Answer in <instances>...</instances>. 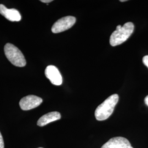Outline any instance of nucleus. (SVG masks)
Masks as SVG:
<instances>
[{"mask_svg": "<svg viewBox=\"0 0 148 148\" xmlns=\"http://www.w3.org/2000/svg\"><path fill=\"white\" fill-rule=\"evenodd\" d=\"M76 18L73 16H66L56 21L52 27V32L54 34L67 30L76 23Z\"/></svg>", "mask_w": 148, "mask_h": 148, "instance_id": "4", "label": "nucleus"}, {"mask_svg": "<svg viewBox=\"0 0 148 148\" xmlns=\"http://www.w3.org/2000/svg\"><path fill=\"white\" fill-rule=\"evenodd\" d=\"M101 148H133L127 139L121 137L112 138Z\"/></svg>", "mask_w": 148, "mask_h": 148, "instance_id": "7", "label": "nucleus"}, {"mask_svg": "<svg viewBox=\"0 0 148 148\" xmlns=\"http://www.w3.org/2000/svg\"><path fill=\"white\" fill-rule=\"evenodd\" d=\"M125 1H127L126 0H121L120 2H125Z\"/></svg>", "mask_w": 148, "mask_h": 148, "instance_id": "15", "label": "nucleus"}, {"mask_svg": "<svg viewBox=\"0 0 148 148\" xmlns=\"http://www.w3.org/2000/svg\"><path fill=\"white\" fill-rule=\"evenodd\" d=\"M5 56L13 65L18 67L26 65V60L21 51L11 43H7L4 47Z\"/></svg>", "mask_w": 148, "mask_h": 148, "instance_id": "3", "label": "nucleus"}, {"mask_svg": "<svg viewBox=\"0 0 148 148\" xmlns=\"http://www.w3.org/2000/svg\"><path fill=\"white\" fill-rule=\"evenodd\" d=\"M144 101H145V103L147 106H148V95H147L145 98V99H144Z\"/></svg>", "mask_w": 148, "mask_h": 148, "instance_id": "13", "label": "nucleus"}, {"mask_svg": "<svg viewBox=\"0 0 148 148\" xmlns=\"http://www.w3.org/2000/svg\"></svg>", "mask_w": 148, "mask_h": 148, "instance_id": "16", "label": "nucleus"}, {"mask_svg": "<svg viewBox=\"0 0 148 148\" xmlns=\"http://www.w3.org/2000/svg\"><path fill=\"white\" fill-rule=\"evenodd\" d=\"M0 148H5L3 139V137L2 136V134L1 132H0Z\"/></svg>", "mask_w": 148, "mask_h": 148, "instance_id": "10", "label": "nucleus"}, {"mask_svg": "<svg viewBox=\"0 0 148 148\" xmlns=\"http://www.w3.org/2000/svg\"><path fill=\"white\" fill-rule=\"evenodd\" d=\"M53 1L52 0H41V2H43V3H49V2H52Z\"/></svg>", "mask_w": 148, "mask_h": 148, "instance_id": "12", "label": "nucleus"}, {"mask_svg": "<svg viewBox=\"0 0 148 148\" xmlns=\"http://www.w3.org/2000/svg\"><path fill=\"white\" fill-rule=\"evenodd\" d=\"M134 24L131 22L125 23L120 29H116L110 37V44L112 46H116L125 42L132 34Z\"/></svg>", "mask_w": 148, "mask_h": 148, "instance_id": "2", "label": "nucleus"}, {"mask_svg": "<svg viewBox=\"0 0 148 148\" xmlns=\"http://www.w3.org/2000/svg\"><path fill=\"white\" fill-rule=\"evenodd\" d=\"M122 27V26L121 25H117L116 27V29H121Z\"/></svg>", "mask_w": 148, "mask_h": 148, "instance_id": "14", "label": "nucleus"}, {"mask_svg": "<svg viewBox=\"0 0 148 148\" xmlns=\"http://www.w3.org/2000/svg\"><path fill=\"white\" fill-rule=\"evenodd\" d=\"M143 62L144 64L148 68V56H145L143 57Z\"/></svg>", "mask_w": 148, "mask_h": 148, "instance_id": "11", "label": "nucleus"}, {"mask_svg": "<svg viewBox=\"0 0 148 148\" xmlns=\"http://www.w3.org/2000/svg\"><path fill=\"white\" fill-rule=\"evenodd\" d=\"M42 99L34 95L26 96L21 99L19 106L23 110H29L40 106L42 103Z\"/></svg>", "mask_w": 148, "mask_h": 148, "instance_id": "5", "label": "nucleus"}, {"mask_svg": "<svg viewBox=\"0 0 148 148\" xmlns=\"http://www.w3.org/2000/svg\"><path fill=\"white\" fill-rule=\"evenodd\" d=\"M45 75L54 85L60 86L63 83V79L58 68L54 65H49L45 70Z\"/></svg>", "mask_w": 148, "mask_h": 148, "instance_id": "6", "label": "nucleus"}, {"mask_svg": "<svg viewBox=\"0 0 148 148\" xmlns=\"http://www.w3.org/2000/svg\"><path fill=\"white\" fill-rule=\"evenodd\" d=\"M119 95L114 94L98 106L95 111V117L98 121L106 120L110 116L119 101Z\"/></svg>", "mask_w": 148, "mask_h": 148, "instance_id": "1", "label": "nucleus"}, {"mask_svg": "<svg viewBox=\"0 0 148 148\" xmlns=\"http://www.w3.org/2000/svg\"><path fill=\"white\" fill-rule=\"evenodd\" d=\"M0 14L10 21H19L21 20V14L19 11L14 8L8 9L2 4H0Z\"/></svg>", "mask_w": 148, "mask_h": 148, "instance_id": "8", "label": "nucleus"}, {"mask_svg": "<svg viewBox=\"0 0 148 148\" xmlns=\"http://www.w3.org/2000/svg\"><path fill=\"white\" fill-rule=\"evenodd\" d=\"M61 118L60 114L57 111H53L47 113L41 117L37 121V125L41 127L45 126L48 123L57 121Z\"/></svg>", "mask_w": 148, "mask_h": 148, "instance_id": "9", "label": "nucleus"}]
</instances>
